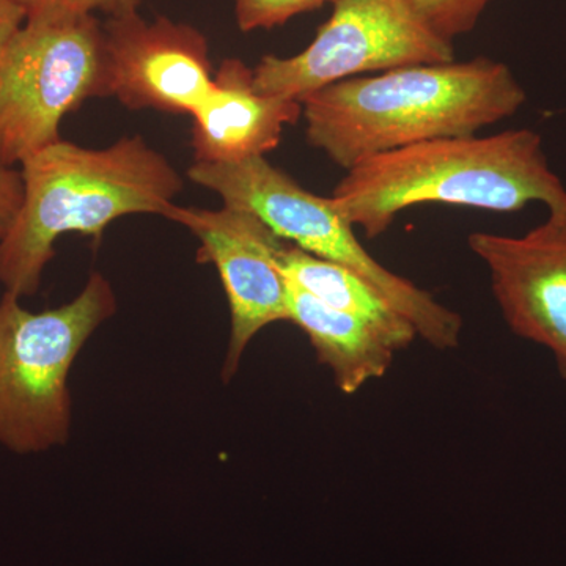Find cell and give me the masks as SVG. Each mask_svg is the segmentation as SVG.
<instances>
[{
	"label": "cell",
	"instance_id": "2",
	"mask_svg": "<svg viewBox=\"0 0 566 566\" xmlns=\"http://www.w3.org/2000/svg\"><path fill=\"white\" fill-rule=\"evenodd\" d=\"M329 200L368 240L387 232L398 212L423 203L515 212L538 202L549 214H566L564 182L532 129L446 137L371 156L348 170Z\"/></svg>",
	"mask_w": 566,
	"mask_h": 566
},
{
	"label": "cell",
	"instance_id": "18",
	"mask_svg": "<svg viewBox=\"0 0 566 566\" xmlns=\"http://www.w3.org/2000/svg\"><path fill=\"white\" fill-rule=\"evenodd\" d=\"M29 17L52 13V11L84 10V0H14Z\"/></svg>",
	"mask_w": 566,
	"mask_h": 566
},
{
	"label": "cell",
	"instance_id": "5",
	"mask_svg": "<svg viewBox=\"0 0 566 566\" xmlns=\"http://www.w3.org/2000/svg\"><path fill=\"white\" fill-rule=\"evenodd\" d=\"M188 177L218 193L226 207L262 219L281 240L360 275L411 322L428 345L444 352L460 344L463 319L457 312L376 262L329 199L305 191L264 156L230 164L193 163Z\"/></svg>",
	"mask_w": 566,
	"mask_h": 566
},
{
	"label": "cell",
	"instance_id": "4",
	"mask_svg": "<svg viewBox=\"0 0 566 566\" xmlns=\"http://www.w3.org/2000/svg\"><path fill=\"white\" fill-rule=\"evenodd\" d=\"M117 312L102 273L61 307L32 312L17 294L0 297V447L39 455L65 446L73 424L70 371L82 348Z\"/></svg>",
	"mask_w": 566,
	"mask_h": 566
},
{
	"label": "cell",
	"instance_id": "17",
	"mask_svg": "<svg viewBox=\"0 0 566 566\" xmlns=\"http://www.w3.org/2000/svg\"><path fill=\"white\" fill-rule=\"evenodd\" d=\"M28 13L14 0H0V66L11 41L21 31Z\"/></svg>",
	"mask_w": 566,
	"mask_h": 566
},
{
	"label": "cell",
	"instance_id": "15",
	"mask_svg": "<svg viewBox=\"0 0 566 566\" xmlns=\"http://www.w3.org/2000/svg\"><path fill=\"white\" fill-rule=\"evenodd\" d=\"M327 2L335 0H234V13L241 31L251 32L275 28Z\"/></svg>",
	"mask_w": 566,
	"mask_h": 566
},
{
	"label": "cell",
	"instance_id": "9",
	"mask_svg": "<svg viewBox=\"0 0 566 566\" xmlns=\"http://www.w3.org/2000/svg\"><path fill=\"white\" fill-rule=\"evenodd\" d=\"M468 243L512 333L545 346L566 382V214L547 216L524 237L475 232Z\"/></svg>",
	"mask_w": 566,
	"mask_h": 566
},
{
	"label": "cell",
	"instance_id": "10",
	"mask_svg": "<svg viewBox=\"0 0 566 566\" xmlns=\"http://www.w3.org/2000/svg\"><path fill=\"white\" fill-rule=\"evenodd\" d=\"M111 92L132 111L193 115L214 88L202 33L136 11L114 14L106 25Z\"/></svg>",
	"mask_w": 566,
	"mask_h": 566
},
{
	"label": "cell",
	"instance_id": "14",
	"mask_svg": "<svg viewBox=\"0 0 566 566\" xmlns=\"http://www.w3.org/2000/svg\"><path fill=\"white\" fill-rule=\"evenodd\" d=\"M490 2L491 0H411L424 22L450 41L472 31Z\"/></svg>",
	"mask_w": 566,
	"mask_h": 566
},
{
	"label": "cell",
	"instance_id": "19",
	"mask_svg": "<svg viewBox=\"0 0 566 566\" xmlns=\"http://www.w3.org/2000/svg\"><path fill=\"white\" fill-rule=\"evenodd\" d=\"M140 0H84V9L87 11L104 10L112 14L136 11Z\"/></svg>",
	"mask_w": 566,
	"mask_h": 566
},
{
	"label": "cell",
	"instance_id": "11",
	"mask_svg": "<svg viewBox=\"0 0 566 566\" xmlns=\"http://www.w3.org/2000/svg\"><path fill=\"white\" fill-rule=\"evenodd\" d=\"M192 117L196 163H240L277 148L283 128L303 117V104L256 92L253 70L240 59H227Z\"/></svg>",
	"mask_w": 566,
	"mask_h": 566
},
{
	"label": "cell",
	"instance_id": "12",
	"mask_svg": "<svg viewBox=\"0 0 566 566\" xmlns=\"http://www.w3.org/2000/svg\"><path fill=\"white\" fill-rule=\"evenodd\" d=\"M289 285V322L296 324L315 349L319 363L329 368L335 386L346 395L382 378L400 352L385 334L357 316L327 307Z\"/></svg>",
	"mask_w": 566,
	"mask_h": 566
},
{
	"label": "cell",
	"instance_id": "6",
	"mask_svg": "<svg viewBox=\"0 0 566 566\" xmlns=\"http://www.w3.org/2000/svg\"><path fill=\"white\" fill-rule=\"evenodd\" d=\"M111 92L106 36L92 11L29 17L0 66V163L13 167L62 140L85 99Z\"/></svg>",
	"mask_w": 566,
	"mask_h": 566
},
{
	"label": "cell",
	"instance_id": "3",
	"mask_svg": "<svg viewBox=\"0 0 566 566\" xmlns=\"http://www.w3.org/2000/svg\"><path fill=\"white\" fill-rule=\"evenodd\" d=\"M21 166L24 200L0 241V285L21 300L39 292L62 234L102 237L122 216H164L182 189L169 159L142 136L102 150L59 140Z\"/></svg>",
	"mask_w": 566,
	"mask_h": 566
},
{
	"label": "cell",
	"instance_id": "1",
	"mask_svg": "<svg viewBox=\"0 0 566 566\" xmlns=\"http://www.w3.org/2000/svg\"><path fill=\"white\" fill-rule=\"evenodd\" d=\"M526 102V91L505 63L479 57L352 77L301 104L308 144L349 170L420 142L475 136Z\"/></svg>",
	"mask_w": 566,
	"mask_h": 566
},
{
	"label": "cell",
	"instance_id": "8",
	"mask_svg": "<svg viewBox=\"0 0 566 566\" xmlns=\"http://www.w3.org/2000/svg\"><path fill=\"white\" fill-rule=\"evenodd\" d=\"M164 218L181 223L199 240V262L212 263L221 275L232 315L222 378L230 381L245 348L264 327L289 322V285L279 270L281 240L252 212L172 205Z\"/></svg>",
	"mask_w": 566,
	"mask_h": 566
},
{
	"label": "cell",
	"instance_id": "7",
	"mask_svg": "<svg viewBox=\"0 0 566 566\" xmlns=\"http://www.w3.org/2000/svg\"><path fill=\"white\" fill-rule=\"evenodd\" d=\"M453 61L452 41L434 32L411 0H335L329 20L303 52L262 59L253 69V88L303 102L360 74Z\"/></svg>",
	"mask_w": 566,
	"mask_h": 566
},
{
	"label": "cell",
	"instance_id": "13",
	"mask_svg": "<svg viewBox=\"0 0 566 566\" xmlns=\"http://www.w3.org/2000/svg\"><path fill=\"white\" fill-rule=\"evenodd\" d=\"M279 270L285 281L335 311L357 316L405 349L416 340V327L374 285L342 264L327 262L296 245H283Z\"/></svg>",
	"mask_w": 566,
	"mask_h": 566
},
{
	"label": "cell",
	"instance_id": "16",
	"mask_svg": "<svg viewBox=\"0 0 566 566\" xmlns=\"http://www.w3.org/2000/svg\"><path fill=\"white\" fill-rule=\"evenodd\" d=\"M22 200H24V180H22L21 170L0 163V241L17 221Z\"/></svg>",
	"mask_w": 566,
	"mask_h": 566
}]
</instances>
